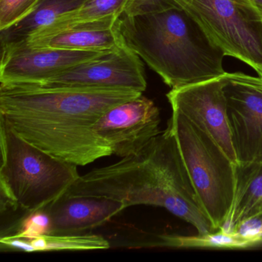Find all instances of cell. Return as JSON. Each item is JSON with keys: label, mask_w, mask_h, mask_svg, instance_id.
<instances>
[{"label": "cell", "mask_w": 262, "mask_h": 262, "mask_svg": "<svg viewBox=\"0 0 262 262\" xmlns=\"http://www.w3.org/2000/svg\"><path fill=\"white\" fill-rule=\"evenodd\" d=\"M117 20L77 24L55 34L16 45L79 51H114L125 44L116 27Z\"/></svg>", "instance_id": "13"}, {"label": "cell", "mask_w": 262, "mask_h": 262, "mask_svg": "<svg viewBox=\"0 0 262 262\" xmlns=\"http://www.w3.org/2000/svg\"><path fill=\"white\" fill-rule=\"evenodd\" d=\"M112 52L35 48L24 45L2 47L0 82L4 85H41L66 70Z\"/></svg>", "instance_id": "11"}, {"label": "cell", "mask_w": 262, "mask_h": 262, "mask_svg": "<svg viewBox=\"0 0 262 262\" xmlns=\"http://www.w3.org/2000/svg\"><path fill=\"white\" fill-rule=\"evenodd\" d=\"M202 209L217 231L228 222L234 203L236 164L206 133L177 110L168 122Z\"/></svg>", "instance_id": "5"}, {"label": "cell", "mask_w": 262, "mask_h": 262, "mask_svg": "<svg viewBox=\"0 0 262 262\" xmlns=\"http://www.w3.org/2000/svg\"><path fill=\"white\" fill-rule=\"evenodd\" d=\"M183 10L225 56L262 77V13L251 0H190Z\"/></svg>", "instance_id": "6"}, {"label": "cell", "mask_w": 262, "mask_h": 262, "mask_svg": "<svg viewBox=\"0 0 262 262\" xmlns=\"http://www.w3.org/2000/svg\"><path fill=\"white\" fill-rule=\"evenodd\" d=\"M53 235H76L102 226L125 209L122 202L96 196L64 194L46 207Z\"/></svg>", "instance_id": "12"}, {"label": "cell", "mask_w": 262, "mask_h": 262, "mask_svg": "<svg viewBox=\"0 0 262 262\" xmlns=\"http://www.w3.org/2000/svg\"><path fill=\"white\" fill-rule=\"evenodd\" d=\"M225 74L203 82L171 89L166 96L171 110H177L208 135L231 162L237 164L227 113Z\"/></svg>", "instance_id": "8"}, {"label": "cell", "mask_w": 262, "mask_h": 262, "mask_svg": "<svg viewBox=\"0 0 262 262\" xmlns=\"http://www.w3.org/2000/svg\"><path fill=\"white\" fill-rule=\"evenodd\" d=\"M124 43L171 89L220 77L225 55L185 10L123 13L116 22Z\"/></svg>", "instance_id": "3"}, {"label": "cell", "mask_w": 262, "mask_h": 262, "mask_svg": "<svg viewBox=\"0 0 262 262\" xmlns=\"http://www.w3.org/2000/svg\"><path fill=\"white\" fill-rule=\"evenodd\" d=\"M129 1L130 0H85L79 8L62 15L53 25L39 32L26 42L55 34L77 24H89L108 19H118L125 13Z\"/></svg>", "instance_id": "17"}, {"label": "cell", "mask_w": 262, "mask_h": 262, "mask_svg": "<svg viewBox=\"0 0 262 262\" xmlns=\"http://www.w3.org/2000/svg\"><path fill=\"white\" fill-rule=\"evenodd\" d=\"M1 213L31 212L63 195L80 177L77 165L21 138L0 117Z\"/></svg>", "instance_id": "4"}, {"label": "cell", "mask_w": 262, "mask_h": 262, "mask_svg": "<svg viewBox=\"0 0 262 262\" xmlns=\"http://www.w3.org/2000/svg\"><path fill=\"white\" fill-rule=\"evenodd\" d=\"M85 0H40L36 10L20 22L1 30V47L26 42L48 28L60 16L79 8Z\"/></svg>", "instance_id": "15"}, {"label": "cell", "mask_w": 262, "mask_h": 262, "mask_svg": "<svg viewBox=\"0 0 262 262\" xmlns=\"http://www.w3.org/2000/svg\"><path fill=\"white\" fill-rule=\"evenodd\" d=\"M160 113L154 102L141 96L108 110L94 125V132L121 158L139 153L161 133Z\"/></svg>", "instance_id": "9"}, {"label": "cell", "mask_w": 262, "mask_h": 262, "mask_svg": "<svg viewBox=\"0 0 262 262\" xmlns=\"http://www.w3.org/2000/svg\"><path fill=\"white\" fill-rule=\"evenodd\" d=\"M133 90L0 85V117L54 157L85 166L113 155L94 125L108 110L141 96Z\"/></svg>", "instance_id": "1"}, {"label": "cell", "mask_w": 262, "mask_h": 262, "mask_svg": "<svg viewBox=\"0 0 262 262\" xmlns=\"http://www.w3.org/2000/svg\"><path fill=\"white\" fill-rule=\"evenodd\" d=\"M65 194L108 198L125 208L162 207L191 224L198 234L217 231L199 203L168 125L137 154L80 176Z\"/></svg>", "instance_id": "2"}, {"label": "cell", "mask_w": 262, "mask_h": 262, "mask_svg": "<svg viewBox=\"0 0 262 262\" xmlns=\"http://www.w3.org/2000/svg\"><path fill=\"white\" fill-rule=\"evenodd\" d=\"M231 139L238 163L262 162V77L226 73Z\"/></svg>", "instance_id": "7"}, {"label": "cell", "mask_w": 262, "mask_h": 262, "mask_svg": "<svg viewBox=\"0 0 262 262\" xmlns=\"http://www.w3.org/2000/svg\"><path fill=\"white\" fill-rule=\"evenodd\" d=\"M233 232L255 239L262 244V213L241 224Z\"/></svg>", "instance_id": "21"}, {"label": "cell", "mask_w": 262, "mask_h": 262, "mask_svg": "<svg viewBox=\"0 0 262 262\" xmlns=\"http://www.w3.org/2000/svg\"><path fill=\"white\" fill-rule=\"evenodd\" d=\"M40 86L146 90L143 63L141 58L124 44L115 51L59 73Z\"/></svg>", "instance_id": "10"}, {"label": "cell", "mask_w": 262, "mask_h": 262, "mask_svg": "<svg viewBox=\"0 0 262 262\" xmlns=\"http://www.w3.org/2000/svg\"><path fill=\"white\" fill-rule=\"evenodd\" d=\"M1 250L27 251H90L110 248L108 240L94 234L76 235L44 234L36 238L23 239L4 237L0 240Z\"/></svg>", "instance_id": "16"}, {"label": "cell", "mask_w": 262, "mask_h": 262, "mask_svg": "<svg viewBox=\"0 0 262 262\" xmlns=\"http://www.w3.org/2000/svg\"><path fill=\"white\" fill-rule=\"evenodd\" d=\"M235 172V195L225 231H233L262 213V162H237Z\"/></svg>", "instance_id": "14"}, {"label": "cell", "mask_w": 262, "mask_h": 262, "mask_svg": "<svg viewBox=\"0 0 262 262\" xmlns=\"http://www.w3.org/2000/svg\"><path fill=\"white\" fill-rule=\"evenodd\" d=\"M39 2L40 0H0V31L31 14Z\"/></svg>", "instance_id": "19"}, {"label": "cell", "mask_w": 262, "mask_h": 262, "mask_svg": "<svg viewBox=\"0 0 262 262\" xmlns=\"http://www.w3.org/2000/svg\"><path fill=\"white\" fill-rule=\"evenodd\" d=\"M251 2L258 9L259 11L262 13V0H251Z\"/></svg>", "instance_id": "22"}, {"label": "cell", "mask_w": 262, "mask_h": 262, "mask_svg": "<svg viewBox=\"0 0 262 262\" xmlns=\"http://www.w3.org/2000/svg\"><path fill=\"white\" fill-rule=\"evenodd\" d=\"M190 0H130L124 13L128 15L142 14L164 11L171 9H181Z\"/></svg>", "instance_id": "20"}, {"label": "cell", "mask_w": 262, "mask_h": 262, "mask_svg": "<svg viewBox=\"0 0 262 262\" xmlns=\"http://www.w3.org/2000/svg\"><path fill=\"white\" fill-rule=\"evenodd\" d=\"M157 239V242H154L153 246L174 248L244 249L261 245V243L255 239L237 232L225 231L223 229L192 236L162 234Z\"/></svg>", "instance_id": "18"}]
</instances>
